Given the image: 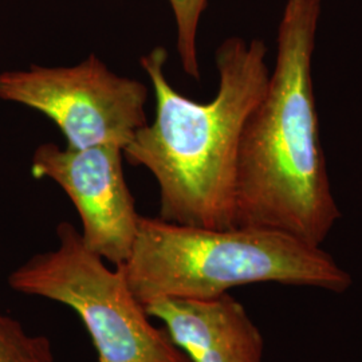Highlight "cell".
Returning a JSON list of instances; mask_svg holds the SVG:
<instances>
[{
	"instance_id": "obj_1",
	"label": "cell",
	"mask_w": 362,
	"mask_h": 362,
	"mask_svg": "<svg viewBox=\"0 0 362 362\" xmlns=\"http://www.w3.org/2000/svg\"><path fill=\"white\" fill-rule=\"evenodd\" d=\"M322 0H287L275 65L247 118L238 156L236 227L322 247L341 218L326 168L313 58Z\"/></svg>"
},
{
	"instance_id": "obj_2",
	"label": "cell",
	"mask_w": 362,
	"mask_h": 362,
	"mask_svg": "<svg viewBox=\"0 0 362 362\" xmlns=\"http://www.w3.org/2000/svg\"><path fill=\"white\" fill-rule=\"evenodd\" d=\"M262 39L230 37L215 61L216 95L197 103L176 90L156 46L140 58L155 91L156 116L124 149L133 167L148 169L160 189V218L206 228L236 227V173L242 132L262 98L270 69Z\"/></svg>"
},
{
	"instance_id": "obj_3",
	"label": "cell",
	"mask_w": 362,
	"mask_h": 362,
	"mask_svg": "<svg viewBox=\"0 0 362 362\" xmlns=\"http://www.w3.org/2000/svg\"><path fill=\"white\" fill-rule=\"evenodd\" d=\"M144 306L203 299L255 284L344 293L351 275L322 247L272 230L206 228L141 216L128 259L116 266Z\"/></svg>"
},
{
	"instance_id": "obj_4",
	"label": "cell",
	"mask_w": 362,
	"mask_h": 362,
	"mask_svg": "<svg viewBox=\"0 0 362 362\" xmlns=\"http://www.w3.org/2000/svg\"><path fill=\"white\" fill-rule=\"evenodd\" d=\"M57 238L54 250L34 255L10 274L13 291L76 311L97 362H191L164 329L152 324L119 267H107L67 221L58 226Z\"/></svg>"
},
{
	"instance_id": "obj_5",
	"label": "cell",
	"mask_w": 362,
	"mask_h": 362,
	"mask_svg": "<svg viewBox=\"0 0 362 362\" xmlns=\"http://www.w3.org/2000/svg\"><path fill=\"white\" fill-rule=\"evenodd\" d=\"M149 90L134 78L112 71L95 54L73 66L31 65L0 73V100L30 107L61 130L77 149L122 151L149 122Z\"/></svg>"
},
{
	"instance_id": "obj_6",
	"label": "cell",
	"mask_w": 362,
	"mask_h": 362,
	"mask_svg": "<svg viewBox=\"0 0 362 362\" xmlns=\"http://www.w3.org/2000/svg\"><path fill=\"white\" fill-rule=\"evenodd\" d=\"M124 160L118 146L77 149L54 143L39 145L31 158V175L58 184L74 204L85 245L115 266L129 257L141 218Z\"/></svg>"
},
{
	"instance_id": "obj_7",
	"label": "cell",
	"mask_w": 362,
	"mask_h": 362,
	"mask_svg": "<svg viewBox=\"0 0 362 362\" xmlns=\"http://www.w3.org/2000/svg\"><path fill=\"white\" fill-rule=\"evenodd\" d=\"M191 362H263L264 339L230 293L203 299L167 298L145 305Z\"/></svg>"
},
{
	"instance_id": "obj_8",
	"label": "cell",
	"mask_w": 362,
	"mask_h": 362,
	"mask_svg": "<svg viewBox=\"0 0 362 362\" xmlns=\"http://www.w3.org/2000/svg\"><path fill=\"white\" fill-rule=\"evenodd\" d=\"M176 25V49L182 71L194 81L200 79L197 37L208 0H168Z\"/></svg>"
},
{
	"instance_id": "obj_9",
	"label": "cell",
	"mask_w": 362,
	"mask_h": 362,
	"mask_svg": "<svg viewBox=\"0 0 362 362\" xmlns=\"http://www.w3.org/2000/svg\"><path fill=\"white\" fill-rule=\"evenodd\" d=\"M0 362H54L52 342L27 333L16 320L0 313Z\"/></svg>"
}]
</instances>
